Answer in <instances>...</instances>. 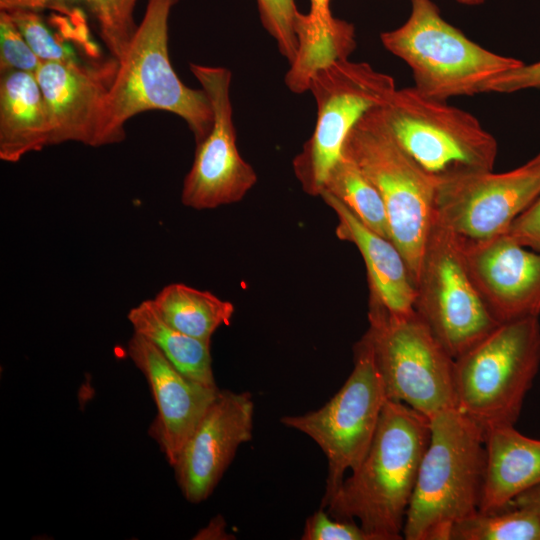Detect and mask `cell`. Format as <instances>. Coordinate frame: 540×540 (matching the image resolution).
<instances>
[{
  "label": "cell",
  "mask_w": 540,
  "mask_h": 540,
  "mask_svg": "<svg viewBox=\"0 0 540 540\" xmlns=\"http://www.w3.org/2000/svg\"><path fill=\"white\" fill-rule=\"evenodd\" d=\"M430 434L429 418L387 399L363 461L321 507L335 519L357 520L370 540L402 539Z\"/></svg>",
  "instance_id": "cell-1"
},
{
  "label": "cell",
  "mask_w": 540,
  "mask_h": 540,
  "mask_svg": "<svg viewBox=\"0 0 540 540\" xmlns=\"http://www.w3.org/2000/svg\"><path fill=\"white\" fill-rule=\"evenodd\" d=\"M179 0H148L144 17L118 62L104 111L100 146L125 139L126 122L139 113L162 110L182 118L200 143L210 132L213 113L203 89L186 86L168 51V22Z\"/></svg>",
  "instance_id": "cell-2"
},
{
  "label": "cell",
  "mask_w": 540,
  "mask_h": 540,
  "mask_svg": "<svg viewBox=\"0 0 540 540\" xmlns=\"http://www.w3.org/2000/svg\"><path fill=\"white\" fill-rule=\"evenodd\" d=\"M430 441L407 510V540H450L453 526L479 511L486 448L483 430L458 409L430 419Z\"/></svg>",
  "instance_id": "cell-3"
},
{
  "label": "cell",
  "mask_w": 540,
  "mask_h": 540,
  "mask_svg": "<svg viewBox=\"0 0 540 540\" xmlns=\"http://www.w3.org/2000/svg\"><path fill=\"white\" fill-rule=\"evenodd\" d=\"M343 153L379 191L387 212L390 239L402 253L416 287L434 218L437 179L397 142L381 105L368 110L355 124Z\"/></svg>",
  "instance_id": "cell-4"
},
{
  "label": "cell",
  "mask_w": 540,
  "mask_h": 540,
  "mask_svg": "<svg viewBox=\"0 0 540 540\" xmlns=\"http://www.w3.org/2000/svg\"><path fill=\"white\" fill-rule=\"evenodd\" d=\"M383 46L411 69L414 88L446 101L483 93L492 79L522 66L516 58L485 49L441 16L432 0H411L399 27L380 35Z\"/></svg>",
  "instance_id": "cell-5"
},
{
  "label": "cell",
  "mask_w": 540,
  "mask_h": 540,
  "mask_svg": "<svg viewBox=\"0 0 540 540\" xmlns=\"http://www.w3.org/2000/svg\"><path fill=\"white\" fill-rule=\"evenodd\" d=\"M539 366L538 317L499 324L454 359L456 409L484 434L514 426Z\"/></svg>",
  "instance_id": "cell-6"
},
{
  "label": "cell",
  "mask_w": 540,
  "mask_h": 540,
  "mask_svg": "<svg viewBox=\"0 0 540 540\" xmlns=\"http://www.w3.org/2000/svg\"><path fill=\"white\" fill-rule=\"evenodd\" d=\"M368 339L387 399L401 402L431 419L456 408L454 359L416 310L389 312L369 299Z\"/></svg>",
  "instance_id": "cell-7"
},
{
  "label": "cell",
  "mask_w": 540,
  "mask_h": 540,
  "mask_svg": "<svg viewBox=\"0 0 540 540\" xmlns=\"http://www.w3.org/2000/svg\"><path fill=\"white\" fill-rule=\"evenodd\" d=\"M381 109L397 142L437 180L493 170L497 141L469 112L414 87L396 88Z\"/></svg>",
  "instance_id": "cell-8"
},
{
  "label": "cell",
  "mask_w": 540,
  "mask_h": 540,
  "mask_svg": "<svg viewBox=\"0 0 540 540\" xmlns=\"http://www.w3.org/2000/svg\"><path fill=\"white\" fill-rule=\"evenodd\" d=\"M395 89L391 76L365 62L340 59L314 73L308 91L316 103V123L293 160L303 191L320 196L355 124L368 110L383 105Z\"/></svg>",
  "instance_id": "cell-9"
},
{
  "label": "cell",
  "mask_w": 540,
  "mask_h": 540,
  "mask_svg": "<svg viewBox=\"0 0 540 540\" xmlns=\"http://www.w3.org/2000/svg\"><path fill=\"white\" fill-rule=\"evenodd\" d=\"M387 400L371 345L363 335L354 348V368L341 389L321 408L303 415L283 416L281 423L313 439L328 462L325 503L347 471L356 470L375 435Z\"/></svg>",
  "instance_id": "cell-10"
},
{
  "label": "cell",
  "mask_w": 540,
  "mask_h": 540,
  "mask_svg": "<svg viewBox=\"0 0 540 540\" xmlns=\"http://www.w3.org/2000/svg\"><path fill=\"white\" fill-rule=\"evenodd\" d=\"M416 293L417 314L453 359L499 325L471 279L461 240L434 219Z\"/></svg>",
  "instance_id": "cell-11"
},
{
  "label": "cell",
  "mask_w": 540,
  "mask_h": 540,
  "mask_svg": "<svg viewBox=\"0 0 540 540\" xmlns=\"http://www.w3.org/2000/svg\"><path fill=\"white\" fill-rule=\"evenodd\" d=\"M540 195V164L507 172H473L437 180L434 220L464 241L504 235Z\"/></svg>",
  "instance_id": "cell-12"
},
{
  "label": "cell",
  "mask_w": 540,
  "mask_h": 540,
  "mask_svg": "<svg viewBox=\"0 0 540 540\" xmlns=\"http://www.w3.org/2000/svg\"><path fill=\"white\" fill-rule=\"evenodd\" d=\"M189 68L210 101L213 124L208 135L196 144L181 202L196 210L213 209L242 200L256 184L257 174L236 144L231 71L197 63H190Z\"/></svg>",
  "instance_id": "cell-13"
},
{
  "label": "cell",
  "mask_w": 540,
  "mask_h": 540,
  "mask_svg": "<svg viewBox=\"0 0 540 540\" xmlns=\"http://www.w3.org/2000/svg\"><path fill=\"white\" fill-rule=\"evenodd\" d=\"M253 416L251 393L220 390L172 466L187 501L211 495L238 447L251 440Z\"/></svg>",
  "instance_id": "cell-14"
},
{
  "label": "cell",
  "mask_w": 540,
  "mask_h": 540,
  "mask_svg": "<svg viewBox=\"0 0 540 540\" xmlns=\"http://www.w3.org/2000/svg\"><path fill=\"white\" fill-rule=\"evenodd\" d=\"M460 240L471 279L499 324L538 317L540 252L507 234L478 242Z\"/></svg>",
  "instance_id": "cell-15"
},
{
  "label": "cell",
  "mask_w": 540,
  "mask_h": 540,
  "mask_svg": "<svg viewBox=\"0 0 540 540\" xmlns=\"http://www.w3.org/2000/svg\"><path fill=\"white\" fill-rule=\"evenodd\" d=\"M127 353L146 378L157 406L148 433L173 466L220 390L183 375L152 342L138 333L133 332L129 339Z\"/></svg>",
  "instance_id": "cell-16"
},
{
  "label": "cell",
  "mask_w": 540,
  "mask_h": 540,
  "mask_svg": "<svg viewBox=\"0 0 540 540\" xmlns=\"http://www.w3.org/2000/svg\"><path fill=\"white\" fill-rule=\"evenodd\" d=\"M117 68L114 58L98 66L41 62L35 76L52 124L51 145L72 141L100 147L106 98Z\"/></svg>",
  "instance_id": "cell-17"
},
{
  "label": "cell",
  "mask_w": 540,
  "mask_h": 540,
  "mask_svg": "<svg viewBox=\"0 0 540 540\" xmlns=\"http://www.w3.org/2000/svg\"><path fill=\"white\" fill-rule=\"evenodd\" d=\"M320 197L336 213L338 238L353 243L364 260L369 299L379 302L396 315L413 313L416 287L407 263L394 242L363 224L331 193L322 191Z\"/></svg>",
  "instance_id": "cell-18"
},
{
  "label": "cell",
  "mask_w": 540,
  "mask_h": 540,
  "mask_svg": "<svg viewBox=\"0 0 540 540\" xmlns=\"http://www.w3.org/2000/svg\"><path fill=\"white\" fill-rule=\"evenodd\" d=\"M52 124L35 74L0 73V159L17 163L51 145Z\"/></svg>",
  "instance_id": "cell-19"
},
{
  "label": "cell",
  "mask_w": 540,
  "mask_h": 540,
  "mask_svg": "<svg viewBox=\"0 0 540 540\" xmlns=\"http://www.w3.org/2000/svg\"><path fill=\"white\" fill-rule=\"evenodd\" d=\"M486 468L480 512L505 509L518 495L540 484V440L514 426L485 433Z\"/></svg>",
  "instance_id": "cell-20"
},
{
  "label": "cell",
  "mask_w": 540,
  "mask_h": 540,
  "mask_svg": "<svg viewBox=\"0 0 540 540\" xmlns=\"http://www.w3.org/2000/svg\"><path fill=\"white\" fill-rule=\"evenodd\" d=\"M135 333L152 342L169 362L189 379L216 387L210 343L184 334L168 325L152 300H144L127 314Z\"/></svg>",
  "instance_id": "cell-21"
},
{
  "label": "cell",
  "mask_w": 540,
  "mask_h": 540,
  "mask_svg": "<svg viewBox=\"0 0 540 540\" xmlns=\"http://www.w3.org/2000/svg\"><path fill=\"white\" fill-rule=\"evenodd\" d=\"M151 300L168 325L209 343L220 326L230 324L234 313L231 302L183 283L164 286Z\"/></svg>",
  "instance_id": "cell-22"
},
{
  "label": "cell",
  "mask_w": 540,
  "mask_h": 540,
  "mask_svg": "<svg viewBox=\"0 0 540 540\" xmlns=\"http://www.w3.org/2000/svg\"><path fill=\"white\" fill-rule=\"evenodd\" d=\"M322 191L334 195L363 224L390 239L387 212L379 191L344 153L331 169Z\"/></svg>",
  "instance_id": "cell-23"
},
{
  "label": "cell",
  "mask_w": 540,
  "mask_h": 540,
  "mask_svg": "<svg viewBox=\"0 0 540 540\" xmlns=\"http://www.w3.org/2000/svg\"><path fill=\"white\" fill-rule=\"evenodd\" d=\"M308 13H299L296 35L298 54L310 62H324L340 56L349 46L353 26L335 18L330 0H309Z\"/></svg>",
  "instance_id": "cell-24"
},
{
  "label": "cell",
  "mask_w": 540,
  "mask_h": 540,
  "mask_svg": "<svg viewBox=\"0 0 540 540\" xmlns=\"http://www.w3.org/2000/svg\"><path fill=\"white\" fill-rule=\"evenodd\" d=\"M450 540H540V521L524 508L477 511L453 526Z\"/></svg>",
  "instance_id": "cell-25"
},
{
  "label": "cell",
  "mask_w": 540,
  "mask_h": 540,
  "mask_svg": "<svg viewBox=\"0 0 540 540\" xmlns=\"http://www.w3.org/2000/svg\"><path fill=\"white\" fill-rule=\"evenodd\" d=\"M93 17L98 33L112 58L118 62L126 53L137 29L134 9L137 0H74Z\"/></svg>",
  "instance_id": "cell-26"
},
{
  "label": "cell",
  "mask_w": 540,
  "mask_h": 540,
  "mask_svg": "<svg viewBox=\"0 0 540 540\" xmlns=\"http://www.w3.org/2000/svg\"><path fill=\"white\" fill-rule=\"evenodd\" d=\"M260 21L291 64L297 54L296 24L300 11L295 0H256Z\"/></svg>",
  "instance_id": "cell-27"
},
{
  "label": "cell",
  "mask_w": 540,
  "mask_h": 540,
  "mask_svg": "<svg viewBox=\"0 0 540 540\" xmlns=\"http://www.w3.org/2000/svg\"><path fill=\"white\" fill-rule=\"evenodd\" d=\"M9 14L30 48L42 62L79 61L74 52L52 34L38 12L19 10Z\"/></svg>",
  "instance_id": "cell-28"
},
{
  "label": "cell",
  "mask_w": 540,
  "mask_h": 540,
  "mask_svg": "<svg viewBox=\"0 0 540 540\" xmlns=\"http://www.w3.org/2000/svg\"><path fill=\"white\" fill-rule=\"evenodd\" d=\"M41 62L11 15L0 11V73L18 70L35 74Z\"/></svg>",
  "instance_id": "cell-29"
},
{
  "label": "cell",
  "mask_w": 540,
  "mask_h": 540,
  "mask_svg": "<svg viewBox=\"0 0 540 540\" xmlns=\"http://www.w3.org/2000/svg\"><path fill=\"white\" fill-rule=\"evenodd\" d=\"M302 540H370L354 521L338 520L320 507L306 520Z\"/></svg>",
  "instance_id": "cell-30"
},
{
  "label": "cell",
  "mask_w": 540,
  "mask_h": 540,
  "mask_svg": "<svg viewBox=\"0 0 540 540\" xmlns=\"http://www.w3.org/2000/svg\"><path fill=\"white\" fill-rule=\"evenodd\" d=\"M540 89V61L510 70L488 82L483 93H513Z\"/></svg>",
  "instance_id": "cell-31"
},
{
  "label": "cell",
  "mask_w": 540,
  "mask_h": 540,
  "mask_svg": "<svg viewBox=\"0 0 540 540\" xmlns=\"http://www.w3.org/2000/svg\"><path fill=\"white\" fill-rule=\"evenodd\" d=\"M506 234L518 244L540 252V195L514 220Z\"/></svg>",
  "instance_id": "cell-32"
},
{
  "label": "cell",
  "mask_w": 540,
  "mask_h": 540,
  "mask_svg": "<svg viewBox=\"0 0 540 540\" xmlns=\"http://www.w3.org/2000/svg\"><path fill=\"white\" fill-rule=\"evenodd\" d=\"M74 0H0V11L14 12L28 10L39 12L44 9L70 11Z\"/></svg>",
  "instance_id": "cell-33"
},
{
  "label": "cell",
  "mask_w": 540,
  "mask_h": 540,
  "mask_svg": "<svg viewBox=\"0 0 540 540\" xmlns=\"http://www.w3.org/2000/svg\"><path fill=\"white\" fill-rule=\"evenodd\" d=\"M507 507L528 509L533 512L540 521V484L518 495Z\"/></svg>",
  "instance_id": "cell-34"
},
{
  "label": "cell",
  "mask_w": 540,
  "mask_h": 540,
  "mask_svg": "<svg viewBox=\"0 0 540 540\" xmlns=\"http://www.w3.org/2000/svg\"><path fill=\"white\" fill-rule=\"evenodd\" d=\"M460 4L468 5V6H476L480 5L484 2V0H456Z\"/></svg>",
  "instance_id": "cell-35"
},
{
  "label": "cell",
  "mask_w": 540,
  "mask_h": 540,
  "mask_svg": "<svg viewBox=\"0 0 540 540\" xmlns=\"http://www.w3.org/2000/svg\"><path fill=\"white\" fill-rule=\"evenodd\" d=\"M530 161L533 163L540 164V152L535 157H533Z\"/></svg>",
  "instance_id": "cell-36"
}]
</instances>
